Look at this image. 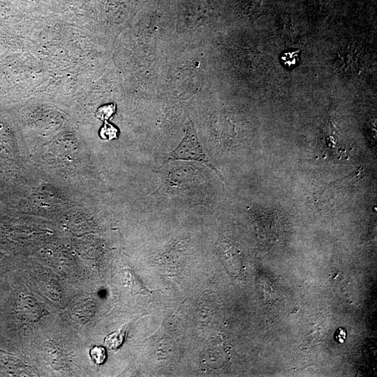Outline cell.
<instances>
[{
  "label": "cell",
  "instance_id": "obj_1",
  "mask_svg": "<svg viewBox=\"0 0 377 377\" xmlns=\"http://www.w3.org/2000/svg\"><path fill=\"white\" fill-rule=\"evenodd\" d=\"M175 160L196 161L200 162L213 170L223 180V176L204 151L198 137L194 124L191 120L186 124V134L182 141L173 151L168 154L164 163Z\"/></svg>",
  "mask_w": 377,
  "mask_h": 377
},
{
  "label": "cell",
  "instance_id": "obj_2",
  "mask_svg": "<svg viewBox=\"0 0 377 377\" xmlns=\"http://www.w3.org/2000/svg\"><path fill=\"white\" fill-rule=\"evenodd\" d=\"M124 337V330L115 331L105 337V345L109 349L116 350L122 344Z\"/></svg>",
  "mask_w": 377,
  "mask_h": 377
},
{
  "label": "cell",
  "instance_id": "obj_3",
  "mask_svg": "<svg viewBox=\"0 0 377 377\" xmlns=\"http://www.w3.org/2000/svg\"><path fill=\"white\" fill-rule=\"evenodd\" d=\"M93 361L97 364H103L106 359V352L102 346H94L89 352Z\"/></svg>",
  "mask_w": 377,
  "mask_h": 377
},
{
  "label": "cell",
  "instance_id": "obj_4",
  "mask_svg": "<svg viewBox=\"0 0 377 377\" xmlns=\"http://www.w3.org/2000/svg\"><path fill=\"white\" fill-rule=\"evenodd\" d=\"M114 108L115 107L114 104L105 105L101 107L97 110V117L101 120L106 121V120L108 119L114 112Z\"/></svg>",
  "mask_w": 377,
  "mask_h": 377
},
{
  "label": "cell",
  "instance_id": "obj_5",
  "mask_svg": "<svg viewBox=\"0 0 377 377\" xmlns=\"http://www.w3.org/2000/svg\"><path fill=\"white\" fill-rule=\"evenodd\" d=\"M100 135L103 139H112L117 137V130L113 126L105 121L101 130Z\"/></svg>",
  "mask_w": 377,
  "mask_h": 377
},
{
  "label": "cell",
  "instance_id": "obj_6",
  "mask_svg": "<svg viewBox=\"0 0 377 377\" xmlns=\"http://www.w3.org/2000/svg\"><path fill=\"white\" fill-rule=\"evenodd\" d=\"M347 337V330L344 327H338L334 332V339L337 342L342 343Z\"/></svg>",
  "mask_w": 377,
  "mask_h": 377
}]
</instances>
